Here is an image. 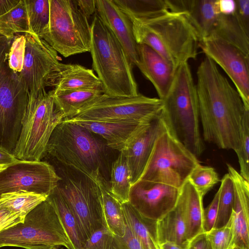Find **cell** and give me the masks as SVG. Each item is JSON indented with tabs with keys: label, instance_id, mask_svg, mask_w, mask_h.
Segmentation results:
<instances>
[{
	"label": "cell",
	"instance_id": "6da1fadb",
	"mask_svg": "<svg viewBox=\"0 0 249 249\" xmlns=\"http://www.w3.org/2000/svg\"><path fill=\"white\" fill-rule=\"evenodd\" d=\"M196 84L203 139L235 151L246 109L239 94L206 56L198 67Z\"/></svg>",
	"mask_w": 249,
	"mask_h": 249
},
{
	"label": "cell",
	"instance_id": "7a4b0ae2",
	"mask_svg": "<svg viewBox=\"0 0 249 249\" xmlns=\"http://www.w3.org/2000/svg\"><path fill=\"white\" fill-rule=\"evenodd\" d=\"M130 18L137 43L150 47L175 70L196 58L199 39L184 13L168 10L150 18Z\"/></svg>",
	"mask_w": 249,
	"mask_h": 249
},
{
	"label": "cell",
	"instance_id": "3957f363",
	"mask_svg": "<svg viewBox=\"0 0 249 249\" xmlns=\"http://www.w3.org/2000/svg\"><path fill=\"white\" fill-rule=\"evenodd\" d=\"M160 115L170 133L197 158L205 149L201 135L196 84L188 62L175 71L170 88L162 100Z\"/></svg>",
	"mask_w": 249,
	"mask_h": 249
},
{
	"label": "cell",
	"instance_id": "277c9868",
	"mask_svg": "<svg viewBox=\"0 0 249 249\" xmlns=\"http://www.w3.org/2000/svg\"><path fill=\"white\" fill-rule=\"evenodd\" d=\"M93 16L89 52L92 69L102 83L104 94L112 96L137 95L133 66L127 54L96 12Z\"/></svg>",
	"mask_w": 249,
	"mask_h": 249
},
{
	"label": "cell",
	"instance_id": "5b68a950",
	"mask_svg": "<svg viewBox=\"0 0 249 249\" xmlns=\"http://www.w3.org/2000/svg\"><path fill=\"white\" fill-rule=\"evenodd\" d=\"M105 154L104 144L93 133L75 123L63 120L53 132L45 156L50 155L91 180L101 173Z\"/></svg>",
	"mask_w": 249,
	"mask_h": 249
},
{
	"label": "cell",
	"instance_id": "8992f818",
	"mask_svg": "<svg viewBox=\"0 0 249 249\" xmlns=\"http://www.w3.org/2000/svg\"><path fill=\"white\" fill-rule=\"evenodd\" d=\"M63 120L55 105L52 90L28 102L13 155L20 160L41 161L53 132Z\"/></svg>",
	"mask_w": 249,
	"mask_h": 249
},
{
	"label": "cell",
	"instance_id": "52a82bcc",
	"mask_svg": "<svg viewBox=\"0 0 249 249\" xmlns=\"http://www.w3.org/2000/svg\"><path fill=\"white\" fill-rule=\"evenodd\" d=\"M40 245L74 249L57 213L47 198L28 213L22 222L0 232V248L26 249Z\"/></svg>",
	"mask_w": 249,
	"mask_h": 249
},
{
	"label": "cell",
	"instance_id": "ba28073f",
	"mask_svg": "<svg viewBox=\"0 0 249 249\" xmlns=\"http://www.w3.org/2000/svg\"><path fill=\"white\" fill-rule=\"evenodd\" d=\"M50 19L41 38L65 57L89 52L91 25L76 0H49Z\"/></svg>",
	"mask_w": 249,
	"mask_h": 249
},
{
	"label": "cell",
	"instance_id": "9c48e42d",
	"mask_svg": "<svg viewBox=\"0 0 249 249\" xmlns=\"http://www.w3.org/2000/svg\"><path fill=\"white\" fill-rule=\"evenodd\" d=\"M12 41L0 34V146L13 153L28 97L19 74L9 66Z\"/></svg>",
	"mask_w": 249,
	"mask_h": 249
},
{
	"label": "cell",
	"instance_id": "30bf717a",
	"mask_svg": "<svg viewBox=\"0 0 249 249\" xmlns=\"http://www.w3.org/2000/svg\"><path fill=\"white\" fill-rule=\"evenodd\" d=\"M199 163L197 158L167 130L156 141L139 180L180 189Z\"/></svg>",
	"mask_w": 249,
	"mask_h": 249
},
{
	"label": "cell",
	"instance_id": "8fae6325",
	"mask_svg": "<svg viewBox=\"0 0 249 249\" xmlns=\"http://www.w3.org/2000/svg\"><path fill=\"white\" fill-rule=\"evenodd\" d=\"M162 100L139 93L130 97L102 94L69 120L149 124L160 115Z\"/></svg>",
	"mask_w": 249,
	"mask_h": 249
},
{
	"label": "cell",
	"instance_id": "7c38bea8",
	"mask_svg": "<svg viewBox=\"0 0 249 249\" xmlns=\"http://www.w3.org/2000/svg\"><path fill=\"white\" fill-rule=\"evenodd\" d=\"M24 36V57L18 74L30 102L46 93L47 87H53L62 63L57 53L44 39L29 33Z\"/></svg>",
	"mask_w": 249,
	"mask_h": 249
},
{
	"label": "cell",
	"instance_id": "4fadbf2b",
	"mask_svg": "<svg viewBox=\"0 0 249 249\" xmlns=\"http://www.w3.org/2000/svg\"><path fill=\"white\" fill-rule=\"evenodd\" d=\"M57 189L73 213L84 243L93 232L105 227L100 199L92 181L85 177L68 178Z\"/></svg>",
	"mask_w": 249,
	"mask_h": 249
},
{
	"label": "cell",
	"instance_id": "5bb4252c",
	"mask_svg": "<svg viewBox=\"0 0 249 249\" xmlns=\"http://www.w3.org/2000/svg\"><path fill=\"white\" fill-rule=\"evenodd\" d=\"M62 180L47 162L20 160L0 173V196L23 190L48 196Z\"/></svg>",
	"mask_w": 249,
	"mask_h": 249
},
{
	"label": "cell",
	"instance_id": "9a60e30c",
	"mask_svg": "<svg viewBox=\"0 0 249 249\" xmlns=\"http://www.w3.org/2000/svg\"><path fill=\"white\" fill-rule=\"evenodd\" d=\"M199 48L225 71L233 83L245 108L249 109V55L214 36L201 40Z\"/></svg>",
	"mask_w": 249,
	"mask_h": 249
},
{
	"label": "cell",
	"instance_id": "2e32d148",
	"mask_svg": "<svg viewBox=\"0 0 249 249\" xmlns=\"http://www.w3.org/2000/svg\"><path fill=\"white\" fill-rule=\"evenodd\" d=\"M180 190L164 184L138 180L131 186L129 202L142 216L157 221L175 208Z\"/></svg>",
	"mask_w": 249,
	"mask_h": 249
},
{
	"label": "cell",
	"instance_id": "e0dca14e",
	"mask_svg": "<svg viewBox=\"0 0 249 249\" xmlns=\"http://www.w3.org/2000/svg\"><path fill=\"white\" fill-rule=\"evenodd\" d=\"M96 5L97 13L120 43L133 66H136L139 62L138 44L130 18L113 0H96Z\"/></svg>",
	"mask_w": 249,
	"mask_h": 249
},
{
	"label": "cell",
	"instance_id": "ac0fdd59",
	"mask_svg": "<svg viewBox=\"0 0 249 249\" xmlns=\"http://www.w3.org/2000/svg\"><path fill=\"white\" fill-rule=\"evenodd\" d=\"M167 130V127L160 114L123 150L127 160L132 185L140 178L156 141Z\"/></svg>",
	"mask_w": 249,
	"mask_h": 249
},
{
	"label": "cell",
	"instance_id": "d6986e66",
	"mask_svg": "<svg viewBox=\"0 0 249 249\" xmlns=\"http://www.w3.org/2000/svg\"><path fill=\"white\" fill-rule=\"evenodd\" d=\"M75 123L102 137L109 147L121 152L150 123L138 124L85 120L64 119Z\"/></svg>",
	"mask_w": 249,
	"mask_h": 249
},
{
	"label": "cell",
	"instance_id": "ffe728a7",
	"mask_svg": "<svg viewBox=\"0 0 249 249\" xmlns=\"http://www.w3.org/2000/svg\"><path fill=\"white\" fill-rule=\"evenodd\" d=\"M166 1L170 11L185 14L196 30L200 41L212 34L220 15L216 0Z\"/></svg>",
	"mask_w": 249,
	"mask_h": 249
},
{
	"label": "cell",
	"instance_id": "44dd1931",
	"mask_svg": "<svg viewBox=\"0 0 249 249\" xmlns=\"http://www.w3.org/2000/svg\"><path fill=\"white\" fill-rule=\"evenodd\" d=\"M227 165L234 188L232 215L235 248L249 249V181L231 164Z\"/></svg>",
	"mask_w": 249,
	"mask_h": 249
},
{
	"label": "cell",
	"instance_id": "7402d4cb",
	"mask_svg": "<svg viewBox=\"0 0 249 249\" xmlns=\"http://www.w3.org/2000/svg\"><path fill=\"white\" fill-rule=\"evenodd\" d=\"M139 62L136 66L152 84L159 98L166 96L174 78L175 70L148 46L138 44Z\"/></svg>",
	"mask_w": 249,
	"mask_h": 249
},
{
	"label": "cell",
	"instance_id": "603a6c76",
	"mask_svg": "<svg viewBox=\"0 0 249 249\" xmlns=\"http://www.w3.org/2000/svg\"><path fill=\"white\" fill-rule=\"evenodd\" d=\"M203 198L189 179L180 188L177 204L184 217L186 238L189 242L204 232Z\"/></svg>",
	"mask_w": 249,
	"mask_h": 249
},
{
	"label": "cell",
	"instance_id": "cb8c5ba5",
	"mask_svg": "<svg viewBox=\"0 0 249 249\" xmlns=\"http://www.w3.org/2000/svg\"><path fill=\"white\" fill-rule=\"evenodd\" d=\"M90 180L94 183L100 199L105 227L112 235L123 237L126 225L122 204L111 194L109 184L101 172Z\"/></svg>",
	"mask_w": 249,
	"mask_h": 249
},
{
	"label": "cell",
	"instance_id": "d4e9b609",
	"mask_svg": "<svg viewBox=\"0 0 249 249\" xmlns=\"http://www.w3.org/2000/svg\"><path fill=\"white\" fill-rule=\"evenodd\" d=\"M53 87L56 90H103L102 83L93 70L77 64L62 63Z\"/></svg>",
	"mask_w": 249,
	"mask_h": 249
},
{
	"label": "cell",
	"instance_id": "484cf974",
	"mask_svg": "<svg viewBox=\"0 0 249 249\" xmlns=\"http://www.w3.org/2000/svg\"><path fill=\"white\" fill-rule=\"evenodd\" d=\"M125 224L146 249H158L157 220L139 213L129 202L122 204Z\"/></svg>",
	"mask_w": 249,
	"mask_h": 249
},
{
	"label": "cell",
	"instance_id": "4316f807",
	"mask_svg": "<svg viewBox=\"0 0 249 249\" xmlns=\"http://www.w3.org/2000/svg\"><path fill=\"white\" fill-rule=\"evenodd\" d=\"M159 244L171 242L187 249L190 242L186 238V226L180 208H175L157 222Z\"/></svg>",
	"mask_w": 249,
	"mask_h": 249
},
{
	"label": "cell",
	"instance_id": "83f0119b",
	"mask_svg": "<svg viewBox=\"0 0 249 249\" xmlns=\"http://www.w3.org/2000/svg\"><path fill=\"white\" fill-rule=\"evenodd\" d=\"M52 90L55 105L64 119L74 116L82 108L104 93L103 90L99 89Z\"/></svg>",
	"mask_w": 249,
	"mask_h": 249
},
{
	"label": "cell",
	"instance_id": "f1b7e54d",
	"mask_svg": "<svg viewBox=\"0 0 249 249\" xmlns=\"http://www.w3.org/2000/svg\"><path fill=\"white\" fill-rule=\"evenodd\" d=\"M132 186L131 174L126 156L123 151L119 152L112 162L110 172V190L121 204L129 202Z\"/></svg>",
	"mask_w": 249,
	"mask_h": 249
},
{
	"label": "cell",
	"instance_id": "f546056e",
	"mask_svg": "<svg viewBox=\"0 0 249 249\" xmlns=\"http://www.w3.org/2000/svg\"><path fill=\"white\" fill-rule=\"evenodd\" d=\"M47 199L57 213L74 249H81L84 242L77 221L57 187L47 196Z\"/></svg>",
	"mask_w": 249,
	"mask_h": 249
},
{
	"label": "cell",
	"instance_id": "4dcf8cb0",
	"mask_svg": "<svg viewBox=\"0 0 249 249\" xmlns=\"http://www.w3.org/2000/svg\"><path fill=\"white\" fill-rule=\"evenodd\" d=\"M210 36L221 38L249 55V35L240 26L234 15L220 14Z\"/></svg>",
	"mask_w": 249,
	"mask_h": 249
},
{
	"label": "cell",
	"instance_id": "1f68e13d",
	"mask_svg": "<svg viewBox=\"0 0 249 249\" xmlns=\"http://www.w3.org/2000/svg\"><path fill=\"white\" fill-rule=\"evenodd\" d=\"M47 196L23 190L4 193L0 196V208L7 210L24 219L28 213L45 201Z\"/></svg>",
	"mask_w": 249,
	"mask_h": 249
},
{
	"label": "cell",
	"instance_id": "d6a6232c",
	"mask_svg": "<svg viewBox=\"0 0 249 249\" xmlns=\"http://www.w3.org/2000/svg\"><path fill=\"white\" fill-rule=\"evenodd\" d=\"M129 18H152L169 10L166 0H113Z\"/></svg>",
	"mask_w": 249,
	"mask_h": 249
},
{
	"label": "cell",
	"instance_id": "836d02e7",
	"mask_svg": "<svg viewBox=\"0 0 249 249\" xmlns=\"http://www.w3.org/2000/svg\"><path fill=\"white\" fill-rule=\"evenodd\" d=\"M18 33H30L25 0H20L13 9L0 17V35L12 40Z\"/></svg>",
	"mask_w": 249,
	"mask_h": 249
},
{
	"label": "cell",
	"instance_id": "e575fe53",
	"mask_svg": "<svg viewBox=\"0 0 249 249\" xmlns=\"http://www.w3.org/2000/svg\"><path fill=\"white\" fill-rule=\"evenodd\" d=\"M30 33L41 38L50 19L49 0H25Z\"/></svg>",
	"mask_w": 249,
	"mask_h": 249
},
{
	"label": "cell",
	"instance_id": "d590c367",
	"mask_svg": "<svg viewBox=\"0 0 249 249\" xmlns=\"http://www.w3.org/2000/svg\"><path fill=\"white\" fill-rule=\"evenodd\" d=\"M218 191V212L213 228H219L225 225L232 214L234 188L232 181L228 173L222 178Z\"/></svg>",
	"mask_w": 249,
	"mask_h": 249
},
{
	"label": "cell",
	"instance_id": "8d00e7d4",
	"mask_svg": "<svg viewBox=\"0 0 249 249\" xmlns=\"http://www.w3.org/2000/svg\"><path fill=\"white\" fill-rule=\"evenodd\" d=\"M238 160L241 176L249 181V110L246 109L240 131L239 143L235 151Z\"/></svg>",
	"mask_w": 249,
	"mask_h": 249
},
{
	"label": "cell",
	"instance_id": "74e56055",
	"mask_svg": "<svg viewBox=\"0 0 249 249\" xmlns=\"http://www.w3.org/2000/svg\"><path fill=\"white\" fill-rule=\"evenodd\" d=\"M188 179L203 197L219 181L213 168L200 163L193 170Z\"/></svg>",
	"mask_w": 249,
	"mask_h": 249
},
{
	"label": "cell",
	"instance_id": "f35d334b",
	"mask_svg": "<svg viewBox=\"0 0 249 249\" xmlns=\"http://www.w3.org/2000/svg\"><path fill=\"white\" fill-rule=\"evenodd\" d=\"M206 233L212 249L235 248L232 214L225 225L219 228H213Z\"/></svg>",
	"mask_w": 249,
	"mask_h": 249
},
{
	"label": "cell",
	"instance_id": "ab89813d",
	"mask_svg": "<svg viewBox=\"0 0 249 249\" xmlns=\"http://www.w3.org/2000/svg\"><path fill=\"white\" fill-rule=\"evenodd\" d=\"M26 39L24 35H18L12 40L8 54V64L14 72L22 71L24 57Z\"/></svg>",
	"mask_w": 249,
	"mask_h": 249
},
{
	"label": "cell",
	"instance_id": "60d3db41",
	"mask_svg": "<svg viewBox=\"0 0 249 249\" xmlns=\"http://www.w3.org/2000/svg\"><path fill=\"white\" fill-rule=\"evenodd\" d=\"M125 225L124 235L123 237L112 235L107 249H146L129 227Z\"/></svg>",
	"mask_w": 249,
	"mask_h": 249
},
{
	"label": "cell",
	"instance_id": "b9f144b4",
	"mask_svg": "<svg viewBox=\"0 0 249 249\" xmlns=\"http://www.w3.org/2000/svg\"><path fill=\"white\" fill-rule=\"evenodd\" d=\"M112 234L105 226L93 232L81 249H107Z\"/></svg>",
	"mask_w": 249,
	"mask_h": 249
},
{
	"label": "cell",
	"instance_id": "7bdbcfd3",
	"mask_svg": "<svg viewBox=\"0 0 249 249\" xmlns=\"http://www.w3.org/2000/svg\"><path fill=\"white\" fill-rule=\"evenodd\" d=\"M218 190L211 203L204 209L203 227L205 233L210 231L214 227L218 212Z\"/></svg>",
	"mask_w": 249,
	"mask_h": 249
},
{
	"label": "cell",
	"instance_id": "ee69618b",
	"mask_svg": "<svg viewBox=\"0 0 249 249\" xmlns=\"http://www.w3.org/2000/svg\"><path fill=\"white\" fill-rule=\"evenodd\" d=\"M235 2L234 16L243 30L249 35V0H235Z\"/></svg>",
	"mask_w": 249,
	"mask_h": 249
},
{
	"label": "cell",
	"instance_id": "f6af8a7d",
	"mask_svg": "<svg viewBox=\"0 0 249 249\" xmlns=\"http://www.w3.org/2000/svg\"><path fill=\"white\" fill-rule=\"evenodd\" d=\"M23 219L7 210L0 208V232L22 222Z\"/></svg>",
	"mask_w": 249,
	"mask_h": 249
},
{
	"label": "cell",
	"instance_id": "bcb514c9",
	"mask_svg": "<svg viewBox=\"0 0 249 249\" xmlns=\"http://www.w3.org/2000/svg\"><path fill=\"white\" fill-rule=\"evenodd\" d=\"M187 249H212L206 233L203 232L194 238Z\"/></svg>",
	"mask_w": 249,
	"mask_h": 249
},
{
	"label": "cell",
	"instance_id": "7dc6e473",
	"mask_svg": "<svg viewBox=\"0 0 249 249\" xmlns=\"http://www.w3.org/2000/svg\"><path fill=\"white\" fill-rule=\"evenodd\" d=\"M216 4L220 14L232 15L235 13V0H216Z\"/></svg>",
	"mask_w": 249,
	"mask_h": 249
},
{
	"label": "cell",
	"instance_id": "c3c4849f",
	"mask_svg": "<svg viewBox=\"0 0 249 249\" xmlns=\"http://www.w3.org/2000/svg\"><path fill=\"white\" fill-rule=\"evenodd\" d=\"M76 0L79 8L88 19L96 13V0Z\"/></svg>",
	"mask_w": 249,
	"mask_h": 249
},
{
	"label": "cell",
	"instance_id": "681fc988",
	"mask_svg": "<svg viewBox=\"0 0 249 249\" xmlns=\"http://www.w3.org/2000/svg\"><path fill=\"white\" fill-rule=\"evenodd\" d=\"M13 153L0 146V165H12L19 162Z\"/></svg>",
	"mask_w": 249,
	"mask_h": 249
},
{
	"label": "cell",
	"instance_id": "f907efd6",
	"mask_svg": "<svg viewBox=\"0 0 249 249\" xmlns=\"http://www.w3.org/2000/svg\"><path fill=\"white\" fill-rule=\"evenodd\" d=\"M20 0H0V17L13 9Z\"/></svg>",
	"mask_w": 249,
	"mask_h": 249
},
{
	"label": "cell",
	"instance_id": "816d5d0a",
	"mask_svg": "<svg viewBox=\"0 0 249 249\" xmlns=\"http://www.w3.org/2000/svg\"><path fill=\"white\" fill-rule=\"evenodd\" d=\"M161 249H185L171 242H166L160 245Z\"/></svg>",
	"mask_w": 249,
	"mask_h": 249
},
{
	"label": "cell",
	"instance_id": "f5cc1de1",
	"mask_svg": "<svg viewBox=\"0 0 249 249\" xmlns=\"http://www.w3.org/2000/svg\"><path fill=\"white\" fill-rule=\"evenodd\" d=\"M58 246L40 245L29 247L26 249H58Z\"/></svg>",
	"mask_w": 249,
	"mask_h": 249
},
{
	"label": "cell",
	"instance_id": "db71d44e",
	"mask_svg": "<svg viewBox=\"0 0 249 249\" xmlns=\"http://www.w3.org/2000/svg\"><path fill=\"white\" fill-rule=\"evenodd\" d=\"M8 166L6 165H0V173L5 169Z\"/></svg>",
	"mask_w": 249,
	"mask_h": 249
},
{
	"label": "cell",
	"instance_id": "11a10c76",
	"mask_svg": "<svg viewBox=\"0 0 249 249\" xmlns=\"http://www.w3.org/2000/svg\"><path fill=\"white\" fill-rule=\"evenodd\" d=\"M158 249H161L160 248V246L159 247Z\"/></svg>",
	"mask_w": 249,
	"mask_h": 249
},
{
	"label": "cell",
	"instance_id": "9f6ffc18",
	"mask_svg": "<svg viewBox=\"0 0 249 249\" xmlns=\"http://www.w3.org/2000/svg\"><path fill=\"white\" fill-rule=\"evenodd\" d=\"M234 249H237V248H235Z\"/></svg>",
	"mask_w": 249,
	"mask_h": 249
}]
</instances>
